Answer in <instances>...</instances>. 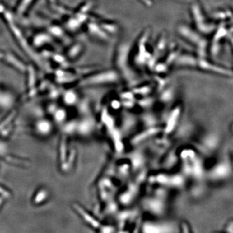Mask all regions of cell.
I'll list each match as a JSON object with an SVG mask.
<instances>
[{
  "label": "cell",
  "instance_id": "obj_19",
  "mask_svg": "<svg viewBox=\"0 0 233 233\" xmlns=\"http://www.w3.org/2000/svg\"><path fill=\"white\" fill-rule=\"evenodd\" d=\"M179 163L178 155L176 154V150H172L170 152L166 153L165 160L163 161V166L166 169L173 168L177 164Z\"/></svg>",
  "mask_w": 233,
  "mask_h": 233
},
{
  "label": "cell",
  "instance_id": "obj_21",
  "mask_svg": "<svg viewBox=\"0 0 233 233\" xmlns=\"http://www.w3.org/2000/svg\"><path fill=\"white\" fill-rule=\"evenodd\" d=\"M141 120L145 128L159 126L158 119L156 116L149 111H147L145 113L142 114L141 117Z\"/></svg>",
  "mask_w": 233,
  "mask_h": 233
},
{
  "label": "cell",
  "instance_id": "obj_23",
  "mask_svg": "<svg viewBox=\"0 0 233 233\" xmlns=\"http://www.w3.org/2000/svg\"><path fill=\"white\" fill-rule=\"evenodd\" d=\"M155 98L150 95L140 97V99H137V105L143 110H148L152 108L155 104Z\"/></svg>",
  "mask_w": 233,
  "mask_h": 233
},
{
  "label": "cell",
  "instance_id": "obj_8",
  "mask_svg": "<svg viewBox=\"0 0 233 233\" xmlns=\"http://www.w3.org/2000/svg\"><path fill=\"white\" fill-rule=\"evenodd\" d=\"M190 11L196 30L205 36L212 35L216 26L214 23L208 21L200 7L197 4H192Z\"/></svg>",
  "mask_w": 233,
  "mask_h": 233
},
{
  "label": "cell",
  "instance_id": "obj_22",
  "mask_svg": "<svg viewBox=\"0 0 233 233\" xmlns=\"http://www.w3.org/2000/svg\"><path fill=\"white\" fill-rule=\"evenodd\" d=\"M90 33L95 35L96 38L100 39L102 41H108L110 40V36L104 31L100 26H97V24L93 23L91 24L90 27Z\"/></svg>",
  "mask_w": 233,
  "mask_h": 233
},
{
  "label": "cell",
  "instance_id": "obj_1",
  "mask_svg": "<svg viewBox=\"0 0 233 233\" xmlns=\"http://www.w3.org/2000/svg\"><path fill=\"white\" fill-rule=\"evenodd\" d=\"M181 173L196 181L205 179L206 169L201 156L194 148H184L178 152Z\"/></svg>",
  "mask_w": 233,
  "mask_h": 233
},
{
  "label": "cell",
  "instance_id": "obj_2",
  "mask_svg": "<svg viewBox=\"0 0 233 233\" xmlns=\"http://www.w3.org/2000/svg\"><path fill=\"white\" fill-rule=\"evenodd\" d=\"M132 45L128 41L119 43L115 49L114 63L116 71L120 78H123L128 85L133 87L137 82V77L135 75L130 63V55L132 51Z\"/></svg>",
  "mask_w": 233,
  "mask_h": 233
},
{
  "label": "cell",
  "instance_id": "obj_17",
  "mask_svg": "<svg viewBox=\"0 0 233 233\" xmlns=\"http://www.w3.org/2000/svg\"><path fill=\"white\" fill-rule=\"evenodd\" d=\"M159 93V100L163 104H168L172 102L176 95L175 88L170 84Z\"/></svg>",
  "mask_w": 233,
  "mask_h": 233
},
{
  "label": "cell",
  "instance_id": "obj_5",
  "mask_svg": "<svg viewBox=\"0 0 233 233\" xmlns=\"http://www.w3.org/2000/svg\"><path fill=\"white\" fill-rule=\"evenodd\" d=\"M147 180L149 183L158 184L161 187L181 189L185 185L187 178L181 172L172 174L159 172L148 175Z\"/></svg>",
  "mask_w": 233,
  "mask_h": 233
},
{
  "label": "cell",
  "instance_id": "obj_26",
  "mask_svg": "<svg viewBox=\"0 0 233 233\" xmlns=\"http://www.w3.org/2000/svg\"><path fill=\"white\" fill-rule=\"evenodd\" d=\"M100 26L109 35L117 33L119 30L118 26L115 23L113 22L104 21L100 24Z\"/></svg>",
  "mask_w": 233,
  "mask_h": 233
},
{
  "label": "cell",
  "instance_id": "obj_24",
  "mask_svg": "<svg viewBox=\"0 0 233 233\" xmlns=\"http://www.w3.org/2000/svg\"><path fill=\"white\" fill-rule=\"evenodd\" d=\"M166 45H167L166 38L165 35H163L159 38V40L156 44L155 53L153 54L154 57H156L158 59L159 57L160 56V54H161L162 53H165V51L166 48Z\"/></svg>",
  "mask_w": 233,
  "mask_h": 233
},
{
  "label": "cell",
  "instance_id": "obj_15",
  "mask_svg": "<svg viewBox=\"0 0 233 233\" xmlns=\"http://www.w3.org/2000/svg\"><path fill=\"white\" fill-rule=\"evenodd\" d=\"M119 100L121 104V106L125 110H131L137 105V97L132 90L120 93Z\"/></svg>",
  "mask_w": 233,
  "mask_h": 233
},
{
  "label": "cell",
  "instance_id": "obj_4",
  "mask_svg": "<svg viewBox=\"0 0 233 233\" xmlns=\"http://www.w3.org/2000/svg\"><path fill=\"white\" fill-rule=\"evenodd\" d=\"M232 175L231 160L229 157H224L206 170L205 179L211 183H222L229 180Z\"/></svg>",
  "mask_w": 233,
  "mask_h": 233
},
{
  "label": "cell",
  "instance_id": "obj_18",
  "mask_svg": "<svg viewBox=\"0 0 233 233\" xmlns=\"http://www.w3.org/2000/svg\"><path fill=\"white\" fill-rule=\"evenodd\" d=\"M132 168L130 163L128 162L123 163L120 165H115V174L117 178L121 181L127 179L130 175Z\"/></svg>",
  "mask_w": 233,
  "mask_h": 233
},
{
  "label": "cell",
  "instance_id": "obj_9",
  "mask_svg": "<svg viewBox=\"0 0 233 233\" xmlns=\"http://www.w3.org/2000/svg\"><path fill=\"white\" fill-rule=\"evenodd\" d=\"M193 69H197L207 73L226 77H232V71L231 69L217 65L208 60L206 58L199 57L198 56H196Z\"/></svg>",
  "mask_w": 233,
  "mask_h": 233
},
{
  "label": "cell",
  "instance_id": "obj_12",
  "mask_svg": "<svg viewBox=\"0 0 233 233\" xmlns=\"http://www.w3.org/2000/svg\"><path fill=\"white\" fill-rule=\"evenodd\" d=\"M161 133L162 127L159 126L146 127L144 130L132 137L130 140V144L132 147H139L144 142L150 141Z\"/></svg>",
  "mask_w": 233,
  "mask_h": 233
},
{
  "label": "cell",
  "instance_id": "obj_3",
  "mask_svg": "<svg viewBox=\"0 0 233 233\" xmlns=\"http://www.w3.org/2000/svg\"><path fill=\"white\" fill-rule=\"evenodd\" d=\"M178 33L184 40L195 48L196 56L206 58L208 41L205 36L200 34L196 30L183 24L178 27Z\"/></svg>",
  "mask_w": 233,
  "mask_h": 233
},
{
  "label": "cell",
  "instance_id": "obj_11",
  "mask_svg": "<svg viewBox=\"0 0 233 233\" xmlns=\"http://www.w3.org/2000/svg\"><path fill=\"white\" fill-rule=\"evenodd\" d=\"M151 30L149 29L144 30L139 37L137 43V51L135 57V62L141 67L147 66V63L150 59L151 54L147 49V44L150 37Z\"/></svg>",
  "mask_w": 233,
  "mask_h": 233
},
{
  "label": "cell",
  "instance_id": "obj_27",
  "mask_svg": "<svg viewBox=\"0 0 233 233\" xmlns=\"http://www.w3.org/2000/svg\"><path fill=\"white\" fill-rule=\"evenodd\" d=\"M168 67L169 66L166 62H157L156 65L154 66L152 71L155 72L156 75H160L161 74L166 73L168 70Z\"/></svg>",
  "mask_w": 233,
  "mask_h": 233
},
{
  "label": "cell",
  "instance_id": "obj_6",
  "mask_svg": "<svg viewBox=\"0 0 233 233\" xmlns=\"http://www.w3.org/2000/svg\"><path fill=\"white\" fill-rule=\"evenodd\" d=\"M120 77L115 69H108L91 75L80 82L82 86H104L119 82Z\"/></svg>",
  "mask_w": 233,
  "mask_h": 233
},
{
  "label": "cell",
  "instance_id": "obj_16",
  "mask_svg": "<svg viewBox=\"0 0 233 233\" xmlns=\"http://www.w3.org/2000/svg\"><path fill=\"white\" fill-rule=\"evenodd\" d=\"M136 123L137 118L133 115L130 114L124 115L121 120V126L119 128L123 135H124V134L129 133L135 126Z\"/></svg>",
  "mask_w": 233,
  "mask_h": 233
},
{
  "label": "cell",
  "instance_id": "obj_25",
  "mask_svg": "<svg viewBox=\"0 0 233 233\" xmlns=\"http://www.w3.org/2000/svg\"><path fill=\"white\" fill-rule=\"evenodd\" d=\"M154 82L156 88L158 92L162 91L170 84L168 78L162 77L159 75H156V76H154Z\"/></svg>",
  "mask_w": 233,
  "mask_h": 233
},
{
  "label": "cell",
  "instance_id": "obj_14",
  "mask_svg": "<svg viewBox=\"0 0 233 233\" xmlns=\"http://www.w3.org/2000/svg\"><path fill=\"white\" fill-rule=\"evenodd\" d=\"M108 133L113 142L115 151L119 154H122L124 150V145L123 142V135L119 128L115 127L114 129L109 132Z\"/></svg>",
  "mask_w": 233,
  "mask_h": 233
},
{
  "label": "cell",
  "instance_id": "obj_28",
  "mask_svg": "<svg viewBox=\"0 0 233 233\" xmlns=\"http://www.w3.org/2000/svg\"><path fill=\"white\" fill-rule=\"evenodd\" d=\"M139 1H141L142 3L145 4L148 7H150L152 5L151 0H139Z\"/></svg>",
  "mask_w": 233,
  "mask_h": 233
},
{
  "label": "cell",
  "instance_id": "obj_10",
  "mask_svg": "<svg viewBox=\"0 0 233 233\" xmlns=\"http://www.w3.org/2000/svg\"><path fill=\"white\" fill-rule=\"evenodd\" d=\"M183 108L180 104H178L171 109L166 117L165 124L162 127L161 134L168 137L174 133L179 126L182 116Z\"/></svg>",
  "mask_w": 233,
  "mask_h": 233
},
{
  "label": "cell",
  "instance_id": "obj_7",
  "mask_svg": "<svg viewBox=\"0 0 233 233\" xmlns=\"http://www.w3.org/2000/svg\"><path fill=\"white\" fill-rule=\"evenodd\" d=\"M221 139L220 135L214 132L203 135L196 142L195 149L201 156H209L217 151L220 146Z\"/></svg>",
  "mask_w": 233,
  "mask_h": 233
},
{
  "label": "cell",
  "instance_id": "obj_13",
  "mask_svg": "<svg viewBox=\"0 0 233 233\" xmlns=\"http://www.w3.org/2000/svg\"><path fill=\"white\" fill-rule=\"evenodd\" d=\"M126 158L130 163L133 172H137L146 166L147 156L142 150H134L130 153H128L126 156Z\"/></svg>",
  "mask_w": 233,
  "mask_h": 233
},
{
  "label": "cell",
  "instance_id": "obj_20",
  "mask_svg": "<svg viewBox=\"0 0 233 233\" xmlns=\"http://www.w3.org/2000/svg\"><path fill=\"white\" fill-rule=\"evenodd\" d=\"M154 90V86L150 84L142 85L139 86L132 87V91L136 96H140V97H146V96L150 95L151 92Z\"/></svg>",
  "mask_w": 233,
  "mask_h": 233
}]
</instances>
